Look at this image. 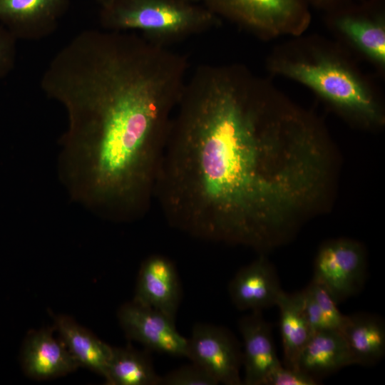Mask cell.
Returning a JSON list of instances; mask_svg holds the SVG:
<instances>
[{"label":"cell","instance_id":"6da1fadb","mask_svg":"<svg viewBox=\"0 0 385 385\" xmlns=\"http://www.w3.org/2000/svg\"><path fill=\"white\" fill-rule=\"evenodd\" d=\"M330 153L313 124L250 78L202 66L173 114L155 199L176 230L264 251L291 238L324 198Z\"/></svg>","mask_w":385,"mask_h":385},{"label":"cell","instance_id":"3957f363","mask_svg":"<svg viewBox=\"0 0 385 385\" xmlns=\"http://www.w3.org/2000/svg\"><path fill=\"white\" fill-rule=\"evenodd\" d=\"M211 20L209 14L175 0H117L101 9L100 14L105 30L140 31L157 38L199 31Z\"/></svg>","mask_w":385,"mask_h":385},{"label":"cell","instance_id":"d4e9b609","mask_svg":"<svg viewBox=\"0 0 385 385\" xmlns=\"http://www.w3.org/2000/svg\"><path fill=\"white\" fill-rule=\"evenodd\" d=\"M317 4L324 7H332L339 5L344 0H312Z\"/></svg>","mask_w":385,"mask_h":385},{"label":"cell","instance_id":"8fae6325","mask_svg":"<svg viewBox=\"0 0 385 385\" xmlns=\"http://www.w3.org/2000/svg\"><path fill=\"white\" fill-rule=\"evenodd\" d=\"M243 340L242 365L245 385H267L271 374L281 363L277 355L272 329L262 311H252L239 321Z\"/></svg>","mask_w":385,"mask_h":385},{"label":"cell","instance_id":"603a6c76","mask_svg":"<svg viewBox=\"0 0 385 385\" xmlns=\"http://www.w3.org/2000/svg\"><path fill=\"white\" fill-rule=\"evenodd\" d=\"M16 39L0 25V79L14 68L16 61Z\"/></svg>","mask_w":385,"mask_h":385},{"label":"cell","instance_id":"9a60e30c","mask_svg":"<svg viewBox=\"0 0 385 385\" xmlns=\"http://www.w3.org/2000/svg\"><path fill=\"white\" fill-rule=\"evenodd\" d=\"M54 328L78 366L89 369L105 378L112 346L68 316H57Z\"/></svg>","mask_w":385,"mask_h":385},{"label":"cell","instance_id":"7402d4cb","mask_svg":"<svg viewBox=\"0 0 385 385\" xmlns=\"http://www.w3.org/2000/svg\"><path fill=\"white\" fill-rule=\"evenodd\" d=\"M318 379L297 369L283 366L277 367L270 375L267 385H317Z\"/></svg>","mask_w":385,"mask_h":385},{"label":"cell","instance_id":"2e32d148","mask_svg":"<svg viewBox=\"0 0 385 385\" xmlns=\"http://www.w3.org/2000/svg\"><path fill=\"white\" fill-rule=\"evenodd\" d=\"M357 365H371L385 354V327L376 315L359 313L346 316L340 329Z\"/></svg>","mask_w":385,"mask_h":385},{"label":"cell","instance_id":"cb8c5ba5","mask_svg":"<svg viewBox=\"0 0 385 385\" xmlns=\"http://www.w3.org/2000/svg\"><path fill=\"white\" fill-rule=\"evenodd\" d=\"M302 292L304 314L313 332L328 329L315 299L306 288Z\"/></svg>","mask_w":385,"mask_h":385},{"label":"cell","instance_id":"ac0fdd59","mask_svg":"<svg viewBox=\"0 0 385 385\" xmlns=\"http://www.w3.org/2000/svg\"><path fill=\"white\" fill-rule=\"evenodd\" d=\"M149 351L130 345L113 347L106 382L109 385H160L161 376L154 369Z\"/></svg>","mask_w":385,"mask_h":385},{"label":"cell","instance_id":"e0dca14e","mask_svg":"<svg viewBox=\"0 0 385 385\" xmlns=\"http://www.w3.org/2000/svg\"><path fill=\"white\" fill-rule=\"evenodd\" d=\"M276 306L285 366L297 368L299 355L314 333L304 314L302 292L290 294L282 291Z\"/></svg>","mask_w":385,"mask_h":385},{"label":"cell","instance_id":"44dd1931","mask_svg":"<svg viewBox=\"0 0 385 385\" xmlns=\"http://www.w3.org/2000/svg\"><path fill=\"white\" fill-rule=\"evenodd\" d=\"M306 289L317 302L327 328L340 331L346 321V316L340 312L337 308V304L327 290L313 281Z\"/></svg>","mask_w":385,"mask_h":385},{"label":"cell","instance_id":"30bf717a","mask_svg":"<svg viewBox=\"0 0 385 385\" xmlns=\"http://www.w3.org/2000/svg\"><path fill=\"white\" fill-rule=\"evenodd\" d=\"M182 297L174 263L167 257L152 255L141 264L133 301L175 319Z\"/></svg>","mask_w":385,"mask_h":385},{"label":"cell","instance_id":"52a82bcc","mask_svg":"<svg viewBox=\"0 0 385 385\" xmlns=\"http://www.w3.org/2000/svg\"><path fill=\"white\" fill-rule=\"evenodd\" d=\"M216 10L271 34L302 31L309 21L305 0H210Z\"/></svg>","mask_w":385,"mask_h":385},{"label":"cell","instance_id":"484cf974","mask_svg":"<svg viewBox=\"0 0 385 385\" xmlns=\"http://www.w3.org/2000/svg\"><path fill=\"white\" fill-rule=\"evenodd\" d=\"M101 5L102 9L106 8L113 4L117 0H96Z\"/></svg>","mask_w":385,"mask_h":385},{"label":"cell","instance_id":"5bb4252c","mask_svg":"<svg viewBox=\"0 0 385 385\" xmlns=\"http://www.w3.org/2000/svg\"><path fill=\"white\" fill-rule=\"evenodd\" d=\"M356 362L341 331L326 329L313 333L301 351L297 368L314 378Z\"/></svg>","mask_w":385,"mask_h":385},{"label":"cell","instance_id":"277c9868","mask_svg":"<svg viewBox=\"0 0 385 385\" xmlns=\"http://www.w3.org/2000/svg\"><path fill=\"white\" fill-rule=\"evenodd\" d=\"M275 71L312 88L344 111L369 122L381 119L379 107L369 91L354 73L327 58L314 61H284Z\"/></svg>","mask_w":385,"mask_h":385},{"label":"cell","instance_id":"5b68a950","mask_svg":"<svg viewBox=\"0 0 385 385\" xmlns=\"http://www.w3.org/2000/svg\"><path fill=\"white\" fill-rule=\"evenodd\" d=\"M365 270L364 252L359 243L344 239L331 240L318 251L312 281L324 287L338 304L360 290Z\"/></svg>","mask_w":385,"mask_h":385},{"label":"cell","instance_id":"4fadbf2b","mask_svg":"<svg viewBox=\"0 0 385 385\" xmlns=\"http://www.w3.org/2000/svg\"><path fill=\"white\" fill-rule=\"evenodd\" d=\"M21 364L25 374L37 380L64 376L79 366L61 340L54 338L51 329L33 331L26 337Z\"/></svg>","mask_w":385,"mask_h":385},{"label":"cell","instance_id":"7c38bea8","mask_svg":"<svg viewBox=\"0 0 385 385\" xmlns=\"http://www.w3.org/2000/svg\"><path fill=\"white\" fill-rule=\"evenodd\" d=\"M282 291L274 267L265 256L241 268L228 286L232 304L242 311L274 306Z\"/></svg>","mask_w":385,"mask_h":385},{"label":"cell","instance_id":"9c48e42d","mask_svg":"<svg viewBox=\"0 0 385 385\" xmlns=\"http://www.w3.org/2000/svg\"><path fill=\"white\" fill-rule=\"evenodd\" d=\"M70 0H0V24L17 39L36 41L53 34Z\"/></svg>","mask_w":385,"mask_h":385},{"label":"cell","instance_id":"8992f818","mask_svg":"<svg viewBox=\"0 0 385 385\" xmlns=\"http://www.w3.org/2000/svg\"><path fill=\"white\" fill-rule=\"evenodd\" d=\"M187 358L205 369L218 384L240 385L242 352L226 328L206 323L193 326Z\"/></svg>","mask_w":385,"mask_h":385},{"label":"cell","instance_id":"7a4b0ae2","mask_svg":"<svg viewBox=\"0 0 385 385\" xmlns=\"http://www.w3.org/2000/svg\"><path fill=\"white\" fill-rule=\"evenodd\" d=\"M187 70L135 32L83 31L56 53L40 85L67 113L59 171L72 198L117 221L148 212Z\"/></svg>","mask_w":385,"mask_h":385},{"label":"cell","instance_id":"ba28073f","mask_svg":"<svg viewBox=\"0 0 385 385\" xmlns=\"http://www.w3.org/2000/svg\"><path fill=\"white\" fill-rule=\"evenodd\" d=\"M118 319L126 337L149 351L187 358L188 339L177 330L175 319L133 300L119 308Z\"/></svg>","mask_w":385,"mask_h":385},{"label":"cell","instance_id":"ffe728a7","mask_svg":"<svg viewBox=\"0 0 385 385\" xmlns=\"http://www.w3.org/2000/svg\"><path fill=\"white\" fill-rule=\"evenodd\" d=\"M205 369L192 362L161 376L160 385H217Z\"/></svg>","mask_w":385,"mask_h":385},{"label":"cell","instance_id":"d6986e66","mask_svg":"<svg viewBox=\"0 0 385 385\" xmlns=\"http://www.w3.org/2000/svg\"><path fill=\"white\" fill-rule=\"evenodd\" d=\"M335 24L366 55L384 63L385 29L380 16L364 11H341Z\"/></svg>","mask_w":385,"mask_h":385}]
</instances>
